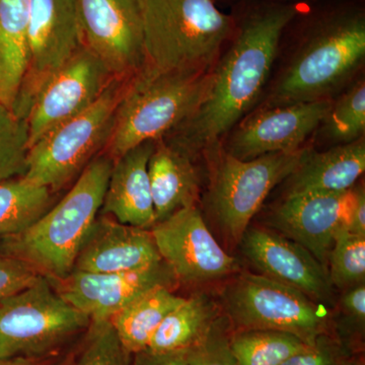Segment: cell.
Listing matches in <instances>:
<instances>
[{
    "label": "cell",
    "mask_w": 365,
    "mask_h": 365,
    "mask_svg": "<svg viewBox=\"0 0 365 365\" xmlns=\"http://www.w3.org/2000/svg\"><path fill=\"white\" fill-rule=\"evenodd\" d=\"M346 230L351 234L365 235V192L364 187L353 188V201L348 216Z\"/></svg>",
    "instance_id": "35"
},
{
    "label": "cell",
    "mask_w": 365,
    "mask_h": 365,
    "mask_svg": "<svg viewBox=\"0 0 365 365\" xmlns=\"http://www.w3.org/2000/svg\"><path fill=\"white\" fill-rule=\"evenodd\" d=\"M155 143L139 144L114 160L98 215L145 230H151L157 223L148 175Z\"/></svg>",
    "instance_id": "19"
},
{
    "label": "cell",
    "mask_w": 365,
    "mask_h": 365,
    "mask_svg": "<svg viewBox=\"0 0 365 365\" xmlns=\"http://www.w3.org/2000/svg\"><path fill=\"white\" fill-rule=\"evenodd\" d=\"M30 0H0V105L14 111L28 67Z\"/></svg>",
    "instance_id": "22"
},
{
    "label": "cell",
    "mask_w": 365,
    "mask_h": 365,
    "mask_svg": "<svg viewBox=\"0 0 365 365\" xmlns=\"http://www.w3.org/2000/svg\"><path fill=\"white\" fill-rule=\"evenodd\" d=\"M353 365H365L364 359V356H361V353H360V354H357L356 356H355L354 361H353Z\"/></svg>",
    "instance_id": "38"
},
{
    "label": "cell",
    "mask_w": 365,
    "mask_h": 365,
    "mask_svg": "<svg viewBox=\"0 0 365 365\" xmlns=\"http://www.w3.org/2000/svg\"><path fill=\"white\" fill-rule=\"evenodd\" d=\"M230 342L240 365H282L311 346L292 334L274 330L232 331Z\"/></svg>",
    "instance_id": "26"
},
{
    "label": "cell",
    "mask_w": 365,
    "mask_h": 365,
    "mask_svg": "<svg viewBox=\"0 0 365 365\" xmlns=\"http://www.w3.org/2000/svg\"><path fill=\"white\" fill-rule=\"evenodd\" d=\"M151 232L179 283L211 282L237 271V260L216 241L197 206L155 223Z\"/></svg>",
    "instance_id": "12"
},
{
    "label": "cell",
    "mask_w": 365,
    "mask_h": 365,
    "mask_svg": "<svg viewBox=\"0 0 365 365\" xmlns=\"http://www.w3.org/2000/svg\"><path fill=\"white\" fill-rule=\"evenodd\" d=\"M309 148L242 160L225 151L215 163L208 208L228 242L240 244L250 222L278 184L297 169Z\"/></svg>",
    "instance_id": "9"
},
{
    "label": "cell",
    "mask_w": 365,
    "mask_h": 365,
    "mask_svg": "<svg viewBox=\"0 0 365 365\" xmlns=\"http://www.w3.org/2000/svg\"><path fill=\"white\" fill-rule=\"evenodd\" d=\"M339 309V319L333 323V336L350 351L359 354L364 345L365 283L344 290Z\"/></svg>",
    "instance_id": "31"
},
{
    "label": "cell",
    "mask_w": 365,
    "mask_h": 365,
    "mask_svg": "<svg viewBox=\"0 0 365 365\" xmlns=\"http://www.w3.org/2000/svg\"><path fill=\"white\" fill-rule=\"evenodd\" d=\"M132 355L118 339L110 319L91 321L83 344L67 365H131Z\"/></svg>",
    "instance_id": "30"
},
{
    "label": "cell",
    "mask_w": 365,
    "mask_h": 365,
    "mask_svg": "<svg viewBox=\"0 0 365 365\" xmlns=\"http://www.w3.org/2000/svg\"><path fill=\"white\" fill-rule=\"evenodd\" d=\"M364 170V139L323 153L309 150L287 178V194L344 193L355 186Z\"/></svg>",
    "instance_id": "21"
},
{
    "label": "cell",
    "mask_w": 365,
    "mask_h": 365,
    "mask_svg": "<svg viewBox=\"0 0 365 365\" xmlns=\"http://www.w3.org/2000/svg\"><path fill=\"white\" fill-rule=\"evenodd\" d=\"M151 230L98 215L86 234L73 270L117 273L139 270L162 261Z\"/></svg>",
    "instance_id": "18"
},
{
    "label": "cell",
    "mask_w": 365,
    "mask_h": 365,
    "mask_svg": "<svg viewBox=\"0 0 365 365\" xmlns=\"http://www.w3.org/2000/svg\"><path fill=\"white\" fill-rule=\"evenodd\" d=\"M131 78H115L90 108L60 124L31 146L25 177L53 194L81 174L103 153Z\"/></svg>",
    "instance_id": "6"
},
{
    "label": "cell",
    "mask_w": 365,
    "mask_h": 365,
    "mask_svg": "<svg viewBox=\"0 0 365 365\" xmlns=\"http://www.w3.org/2000/svg\"><path fill=\"white\" fill-rule=\"evenodd\" d=\"M29 150L26 122L0 105V184L25 176Z\"/></svg>",
    "instance_id": "29"
},
{
    "label": "cell",
    "mask_w": 365,
    "mask_h": 365,
    "mask_svg": "<svg viewBox=\"0 0 365 365\" xmlns=\"http://www.w3.org/2000/svg\"><path fill=\"white\" fill-rule=\"evenodd\" d=\"M184 299L174 289L158 287L115 314L110 322L124 349L131 355L148 349L163 319Z\"/></svg>",
    "instance_id": "23"
},
{
    "label": "cell",
    "mask_w": 365,
    "mask_h": 365,
    "mask_svg": "<svg viewBox=\"0 0 365 365\" xmlns=\"http://www.w3.org/2000/svg\"><path fill=\"white\" fill-rule=\"evenodd\" d=\"M53 193L25 177L0 184V240L21 234L52 206Z\"/></svg>",
    "instance_id": "25"
},
{
    "label": "cell",
    "mask_w": 365,
    "mask_h": 365,
    "mask_svg": "<svg viewBox=\"0 0 365 365\" xmlns=\"http://www.w3.org/2000/svg\"><path fill=\"white\" fill-rule=\"evenodd\" d=\"M326 136L334 143L359 140L365 131V83L359 81L333 104L323 121Z\"/></svg>",
    "instance_id": "28"
},
{
    "label": "cell",
    "mask_w": 365,
    "mask_h": 365,
    "mask_svg": "<svg viewBox=\"0 0 365 365\" xmlns=\"http://www.w3.org/2000/svg\"><path fill=\"white\" fill-rule=\"evenodd\" d=\"M151 195L157 222L181 209L196 206L200 176L193 158L165 143L155 140L148 162Z\"/></svg>",
    "instance_id": "20"
},
{
    "label": "cell",
    "mask_w": 365,
    "mask_h": 365,
    "mask_svg": "<svg viewBox=\"0 0 365 365\" xmlns=\"http://www.w3.org/2000/svg\"><path fill=\"white\" fill-rule=\"evenodd\" d=\"M232 30L212 0H144L143 68L211 72Z\"/></svg>",
    "instance_id": "3"
},
{
    "label": "cell",
    "mask_w": 365,
    "mask_h": 365,
    "mask_svg": "<svg viewBox=\"0 0 365 365\" xmlns=\"http://www.w3.org/2000/svg\"><path fill=\"white\" fill-rule=\"evenodd\" d=\"M222 297L232 331H281L309 345L322 335L332 334L333 319L326 306L297 288L261 274L235 276Z\"/></svg>",
    "instance_id": "7"
},
{
    "label": "cell",
    "mask_w": 365,
    "mask_h": 365,
    "mask_svg": "<svg viewBox=\"0 0 365 365\" xmlns=\"http://www.w3.org/2000/svg\"><path fill=\"white\" fill-rule=\"evenodd\" d=\"M353 188L344 193L287 194L269 223L275 232L306 248L328 271L336 235L347 227Z\"/></svg>",
    "instance_id": "16"
},
{
    "label": "cell",
    "mask_w": 365,
    "mask_h": 365,
    "mask_svg": "<svg viewBox=\"0 0 365 365\" xmlns=\"http://www.w3.org/2000/svg\"><path fill=\"white\" fill-rule=\"evenodd\" d=\"M83 47L78 0H30L28 67L16 116L26 121L41 88Z\"/></svg>",
    "instance_id": "10"
},
{
    "label": "cell",
    "mask_w": 365,
    "mask_h": 365,
    "mask_svg": "<svg viewBox=\"0 0 365 365\" xmlns=\"http://www.w3.org/2000/svg\"><path fill=\"white\" fill-rule=\"evenodd\" d=\"M114 160L93 158L66 195L21 234L0 240V253L16 257L47 278L73 270L81 244L100 213Z\"/></svg>",
    "instance_id": "2"
},
{
    "label": "cell",
    "mask_w": 365,
    "mask_h": 365,
    "mask_svg": "<svg viewBox=\"0 0 365 365\" xmlns=\"http://www.w3.org/2000/svg\"><path fill=\"white\" fill-rule=\"evenodd\" d=\"M212 72H158L143 68L120 101L103 153L113 160L146 141L163 138L193 115L211 85Z\"/></svg>",
    "instance_id": "4"
},
{
    "label": "cell",
    "mask_w": 365,
    "mask_h": 365,
    "mask_svg": "<svg viewBox=\"0 0 365 365\" xmlns=\"http://www.w3.org/2000/svg\"><path fill=\"white\" fill-rule=\"evenodd\" d=\"M294 6L271 7L245 21L234 44L212 72L203 102L163 140L194 158L239 123L260 97Z\"/></svg>",
    "instance_id": "1"
},
{
    "label": "cell",
    "mask_w": 365,
    "mask_h": 365,
    "mask_svg": "<svg viewBox=\"0 0 365 365\" xmlns=\"http://www.w3.org/2000/svg\"><path fill=\"white\" fill-rule=\"evenodd\" d=\"M115 78L83 46L36 96L26 118L29 148L60 124L86 111Z\"/></svg>",
    "instance_id": "13"
},
{
    "label": "cell",
    "mask_w": 365,
    "mask_h": 365,
    "mask_svg": "<svg viewBox=\"0 0 365 365\" xmlns=\"http://www.w3.org/2000/svg\"><path fill=\"white\" fill-rule=\"evenodd\" d=\"M232 325L220 314L202 339L182 351L189 365H240L230 348Z\"/></svg>",
    "instance_id": "32"
},
{
    "label": "cell",
    "mask_w": 365,
    "mask_h": 365,
    "mask_svg": "<svg viewBox=\"0 0 365 365\" xmlns=\"http://www.w3.org/2000/svg\"><path fill=\"white\" fill-rule=\"evenodd\" d=\"M356 355L336 339L332 334H325L306 351L294 355L282 365H353Z\"/></svg>",
    "instance_id": "33"
},
{
    "label": "cell",
    "mask_w": 365,
    "mask_h": 365,
    "mask_svg": "<svg viewBox=\"0 0 365 365\" xmlns=\"http://www.w3.org/2000/svg\"><path fill=\"white\" fill-rule=\"evenodd\" d=\"M71 357H61L59 354H56L44 357V359H25V357L0 359V365H67Z\"/></svg>",
    "instance_id": "37"
},
{
    "label": "cell",
    "mask_w": 365,
    "mask_h": 365,
    "mask_svg": "<svg viewBox=\"0 0 365 365\" xmlns=\"http://www.w3.org/2000/svg\"><path fill=\"white\" fill-rule=\"evenodd\" d=\"M54 289L91 321L110 319L129 302L158 287L175 289L179 284L170 266L155 265L117 273H88L72 270L62 278H48Z\"/></svg>",
    "instance_id": "14"
},
{
    "label": "cell",
    "mask_w": 365,
    "mask_h": 365,
    "mask_svg": "<svg viewBox=\"0 0 365 365\" xmlns=\"http://www.w3.org/2000/svg\"><path fill=\"white\" fill-rule=\"evenodd\" d=\"M220 316V309L208 295H192L163 319L148 349L160 353L185 351L202 339Z\"/></svg>",
    "instance_id": "24"
},
{
    "label": "cell",
    "mask_w": 365,
    "mask_h": 365,
    "mask_svg": "<svg viewBox=\"0 0 365 365\" xmlns=\"http://www.w3.org/2000/svg\"><path fill=\"white\" fill-rule=\"evenodd\" d=\"M328 275L332 287L341 290L365 283V235L338 232L329 255Z\"/></svg>",
    "instance_id": "27"
},
{
    "label": "cell",
    "mask_w": 365,
    "mask_h": 365,
    "mask_svg": "<svg viewBox=\"0 0 365 365\" xmlns=\"http://www.w3.org/2000/svg\"><path fill=\"white\" fill-rule=\"evenodd\" d=\"M83 46L116 78L145 66L144 0H78Z\"/></svg>",
    "instance_id": "11"
},
{
    "label": "cell",
    "mask_w": 365,
    "mask_h": 365,
    "mask_svg": "<svg viewBox=\"0 0 365 365\" xmlns=\"http://www.w3.org/2000/svg\"><path fill=\"white\" fill-rule=\"evenodd\" d=\"M40 276L26 262L0 253V302L30 287Z\"/></svg>",
    "instance_id": "34"
},
{
    "label": "cell",
    "mask_w": 365,
    "mask_h": 365,
    "mask_svg": "<svg viewBox=\"0 0 365 365\" xmlns=\"http://www.w3.org/2000/svg\"><path fill=\"white\" fill-rule=\"evenodd\" d=\"M131 365H189L182 352H153L145 349L132 355Z\"/></svg>",
    "instance_id": "36"
},
{
    "label": "cell",
    "mask_w": 365,
    "mask_h": 365,
    "mask_svg": "<svg viewBox=\"0 0 365 365\" xmlns=\"http://www.w3.org/2000/svg\"><path fill=\"white\" fill-rule=\"evenodd\" d=\"M240 246L261 275L297 288L319 304H334L328 271L299 244L268 228H248Z\"/></svg>",
    "instance_id": "17"
},
{
    "label": "cell",
    "mask_w": 365,
    "mask_h": 365,
    "mask_svg": "<svg viewBox=\"0 0 365 365\" xmlns=\"http://www.w3.org/2000/svg\"><path fill=\"white\" fill-rule=\"evenodd\" d=\"M330 98L273 106L251 115L234 132L227 153L247 160L300 150L330 112Z\"/></svg>",
    "instance_id": "15"
},
{
    "label": "cell",
    "mask_w": 365,
    "mask_h": 365,
    "mask_svg": "<svg viewBox=\"0 0 365 365\" xmlns=\"http://www.w3.org/2000/svg\"><path fill=\"white\" fill-rule=\"evenodd\" d=\"M365 58L361 14L333 16L300 47L271 95L273 106L325 100L344 86Z\"/></svg>",
    "instance_id": "5"
},
{
    "label": "cell",
    "mask_w": 365,
    "mask_h": 365,
    "mask_svg": "<svg viewBox=\"0 0 365 365\" xmlns=\"http://www.w3.org/2000/svg\"><path fill=\"white\" fill-rule=\"evenodd\" d=\"M91 319L66 302L41 275L34 284L0 302V359H44L59 350Z\"/></svg>",
    "instance_id": "8"
}]
</instances>
